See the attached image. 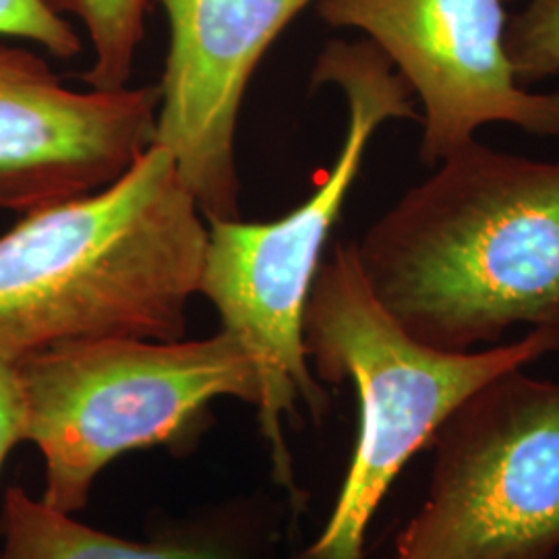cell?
Returning a JSON list of instances; mask_svg holds the SVG:
<instances>
[{
	"mask_svg": "<svg viewBox=\"0 0 559 559\" xmlns=\"http://www.w3.org/2000/svg\"><path fill=\"white\" fill-rule=\"evenodd\" d=\"M355 251L373 295L427 346L487 348L520 323L559 334V160L473 141Z\"/></svg>",
	"mask_w": 559,
	"mask_h": 559,
	"instance_id": "cell-1",
	"label": "cell"
},
{
	"mask_svg": "<svg viewBox=\"0 0 559 559\" xmlns=\"http://www.w3.org/2000/svg\"><path fill=\"white\" fill-rule=\"evenodd\" d=\"M205 247L198 201L152 143L100 191L27 212L0 237V357L78 340H182Z\"/></svg>",
	"mask_w": 559,
	"mask_h": 559,
	"instance_id": "cell-2",
	"label": "cell"
},
{
	"mask_svg": "<svg viewBox=\"0 0 559 559\" xmlns=\"http://www.w3.org/2000/svg\"><path fill=\"white\" fill-rule=\"evenodd\" d=\"M311 85H334L346 100V135L334 166L309 200L278 221L207 222L200 278V295L218 311L221 330L239 340L258 369L261 436L274 480L286 489L295 512H302L307 496L284 427L299 425L302 411L320 425L332 406L302 342L311 286L371 138L388 120L420 119L408 85L365 38L328 41Z\"/></svg>",
	"mask_w": 559,
	"mask_h": 559,
	"instance_id": "cell-3",
	"label": "cell"
},
{
	"mask_svg": "<svg viewBox=\"0 0 559 559\" xmlns=\"http://www.w3.org/2000/svg\"><path fill=\"white\" fill-rule=\"evenodd\" d=\"M302 342L321 383L350 381L359 433L332 514L295 559H362L365 537L402 468L487 381L559 350V334L533 328L510 344L448 353L413 338L373 295L355 242L334 245L318 270Z\"/></svg>",
	"mask_w": 559,
	"mask_h": 559,
	"instance_id": "cell-4",
	"label": "cell"
},
{
	"mask_svg": "<svg viewBox=\"0 0 559 559\" xmlns=\"http://www.w3.org/2000/svg\"><path fill=\"white\" fill-rule=\"evenodd\" d=\"M25 431L46 462L41 501L75 514L104 466L131 450L187 445L218 399L258 406V369L239 340L102 338L15 360Z\"/></svg>",
	"mask_w": 559,
	"mask_h": 559,
	"instance_id": "cell-5",
	"label": "cell"
},
{
	"mask_svg": "<svg viewBox=\"0 0 559 559\" xmlns=\"http://www.w3.org/2000/svg\"><path fill=\"white\" fill-rule=\"evenodd\" d=\"M487 381L433 438L427 496L388 559H554L559 380Z\"/></svg>",
	"mask_w": 559,
	"mask_h": 559,
	"instance_id": "cell-6",
	"label": "cell"
},
{
	"mask_svg": "<svg viewBox=\"0 0 559 559\" xmlns=\"http://www.w3.org/2000/svg\"><path fill=\"white\" fill-rule=\"evenodd\" d=\"M503 2L316 0V9L330 27L359 32L390 60L420 102V162L438 166L493 122L559 138V92H526L514 75Z\"/></svg>",
	"mask_w": 559,
	"mask_h": 559,
	"instance_id": "cell-7",
	"label": "cell"
},
{
	"mask_svg": "<svg viewBox=\"0 0 559 559\" xmlns=\"http://www.w3.org/2000/svg\"><path fill=\"white\" fill-rule=\"evenodd\" d=\"M316 0H160L170 29L154 143L207 222L239 221L237 127L251 75Z\"/></svg>",
	"mask_w": 559,
	"mask_h": 559,
	"instance_id": "cell-8",
	"label": "cell"
},
{
	"mask_svg": "<svg viewBox=\"0 0 559 559\" xmlns=\"http://www.w3.org/2000/svg\"><path fill=\"white\" fill-rule=\"evenodd\" d=\"M154 85L75 92L46 60L0 44V210L100 191L154 143Z\"/></svg>",
	"mask_w": 559,
	"mask_h": 559,
	"instance_id": "cell-9",
	"label": "cell"
},
{
	"mask_svg": "<svg viewBox=\"0 0 559 559\" xmlns=\"http://www.w3.org/2000/svg\"><path fill=\"white\" fill-rule=\"evenodd\" d=\"M0 559H245L214 535L135 543L90 528L9 487L0 510Z\"/></svg>",
	"mask_w": 559,
	"mask_h": 559,
	"instance_id": "cell-10",
	"label": "cell"
},
{
	"mask_svg": "<svg viewBox=\"0 0 559 559\" xmlns=\"http://www.w3.org/2000/svg\"><path fill=\"white\" fill-rule=\"evenodd\" d=\"M59 15L83 23L92 44V67L81 75L92 90H122L145 36L150 0H46Z\"/></svg>",
	"mask_w": 559,
	"mask_h": 559,
	"instance_id": "cell-11",
	"label": "cell"
},
{
	"mask_svg": "<svg viewBox=\"0 0 559 559\" xmlns=\"http://www.w3.org/2000/svg\"><path fill=\"white\" fill-rule=\"evenodd\" d=\"M506 50L522 85L559 75V0H526L508 17Z\"/></svg>",
	"mask_w": 559,
	"mask_h": 559,
	"instance_id": "cell-12",
	"label": "cell"
},
{
	"mask_svg": "<svg viewBox=\"0 0 559 559\" xmlns=\"http://www.w3.org/2000/svg\"><path fill=\"white\" fill-rule=\"evenodd\" d=\"M0 36L40 44L62 60L83 50L78 32L46 0H0Z\"/></svg>",
	"mask_w": 559,
	"mask_h": 559,
	"instance_id": "cell-13",
	"label": "cell"
},
{
	"mask_svg": "<svg viewBox=\"0 0 559 559\" xmlns=\"http://www.w3.org/2000/svg\"><path fill=\"white\" fill-rule=\"evenodd\" d=\"M25 406L15 362L0 357V468L9 452L23 441Z\"/></svg>",
	"mask_w": 559,
	"mask_h": 559,
	"instance_id": "cell-14",
	"label": "cell"
}]
</instances>
